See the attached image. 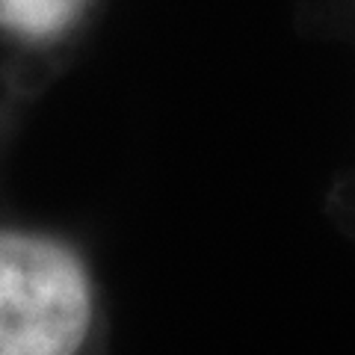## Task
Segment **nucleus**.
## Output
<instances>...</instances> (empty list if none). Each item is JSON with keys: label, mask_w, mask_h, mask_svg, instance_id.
Instances as JSON below:
<instances>
[{"label": "nucleus", "mask_w": 355, "mask_h": 355, "mask_svg": "<svg viewBox=\"0 0 355 355\" xmlns=\"http://www.w3.org/2000/svg\"><path fill=\"white\" fill-rule=\"evenodd\" d=\"M92 323L83 261L53 237L0 228V355H80Z\"/></svg>", "instance_id": "1"}, {"label": "nucleus", "mask_w": 355, "mask_h": 355, "mask_svg": "<svg viewBox=\"0 0 355 355\" xmlns=\"http://www.w3.org/2000/svg\"><path fill=\"white\" fill-rule=\"evenodd\" d=\"M80 0H0V24L30 39L53 36L71 21Z\"/></svg>", "instance_id": "2"}]
</instances>
